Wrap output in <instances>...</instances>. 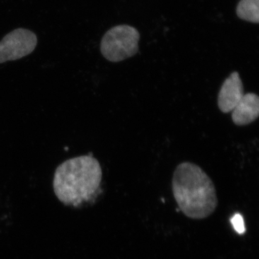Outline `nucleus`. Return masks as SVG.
Masks as SVG:
<instances>
[{"label": "nucleus", "instance_id": "f257e3e1", "mask_svg": "<svg viewBox=\"0 0 259 259\" xmlns=\"http://www.w3.org/2000/svg\"><path fill=\"white\" fill-rule=\"evenodd\" d=\"M102 179L100 162L93 156H81L66 160L54 173V193L61 203L80 208L94 202Z\"/></svg>", "mask_w": 259, "mask_h": 259}, {"label": "nucleus", "instance_id": "f03ea898", "mask_svg": "<svg viewBox=\"0 0 259 259\" xmlns=\"http://www.w3.org/2000/svg\"><path fill=\"white\" fill-rule=\"evenodd\" d=\"M172 192L180 210L190 219L202 220L215 211L218 199L210 177L198 165L185 161L172 177Z\"/></svg>", "mask_w": 259, "mask_h": 259}, {"label": "nucleus", "instance_id": "7ed1b4c3", "mask_svg": "<svg viewBox=\"0 0 259 259\" xmlns=\"http://www.w3.org/2000/svg\"><path fill=\"white\" fill-rule=\"evenodd\" d=\"M139 32L127 25H117L102 37L100 51L104 58L117 63L133 57L139 52Z\"/></svg>", "mask_w": 259, "mask_h": 259}, {"label": "nucleus", "instance_id": "20e7f679", "mask_svg": "<svg viewBox=\"0 0 259 259\" xmlns=\"http://www.w3.org/2000/svg\"><path fill=\"white\" fill-rule=\"evenodd\" d=\"M37 44V36L34 32L27 29H15L0 41V64L29 55L35 50Z\"/></svg>", "mask_w": 259, "mask_h": 259}, {"label": "nucleus", "instance_id": "39448f33", "mask_svg": "<svg viewBox=\"0 0 259 259\" xmlns=\"http://www.w3.org/2000/svg\"><path fill=\"white\" fill-rule=\"evenodd\" d=\"M244 87L239 73L233 71L223 81L218 97V105L223 113L233 111L244 95Z\"/></svg>", "mask_w": 259, "mask_h": 259}, {"label": "nucleus", "instance_id": "423d86ee", "mask_svg": "<svg viewBox=\"0 0 259 259\" xmlns=\"http://www.w3.org/2000/svg\"><path fill=\"white\" fill-rule=\"evenodd\" d=\"M259 115V97L255 93L245 94L241 102L232 111V120L237 126L249 125Z\"/></svg>", "mask_w": 259, "mask_h": 259}, {"label": "nucleus", "instance_id": "0eeeda50", "mask_svg": "<svg viewBox=\"0 0 259 259\" xmlns=\"http://www.w3.org/2000/svg\"><path fill=\"white\" fill-rule=\"evenodd\" d=\"M238 18L250 23H259V0H241L236 9Z\"/></svg>", "mask_w": 259, "mask_h": 259}, {"label": "nucleus", "instance_id": "6e6552de", "mask_svg": "<svg viewBox=\"0 0 259 259\" xmlns=\"http://www.w3.org/2000/svg\"><path fill=\"white\" fill-rule=\"evenodd\" d=\"M231 223L234 228L235 231L238 234L242 235L245 233V228L243 216L241 214H236L231 218Z\"/></svg>", "mask_w": 259, "mask_h": 259}]
</instances>
